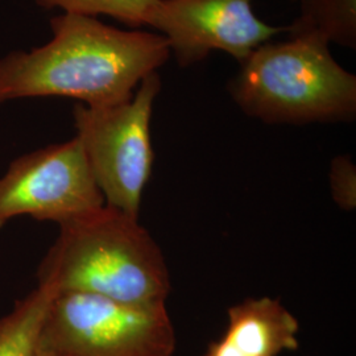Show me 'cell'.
I'll return each instance as SVG.
<instances>
[{
    "label": "cell",
    "mask_w": 356,
    "mask_h": 356,
    "mask_svg": "<svg viewBox=\"0 0 356 356\" xmlns=\"http://www.w3.org/2000/svg\"><path fill=\"white\" fill-rule=\"evenodd\" d=\"M103 204L76 136L17 157L0 177V229L24 216L61 226Z\"/></svg>",
    "instance_id": "6"
},
{
    "label": "cell",
    "mask_w": 356,
    "mask_h": 356,
    "mask_svg": "<svg viewBox=\"0 0 356 356\" xmlns=\"http://www.w3.org/2000/svg\"><path fill=\"white\" fill-rule=\"evenodd\" d=\"M38 280L53 292L128 304L165 302L172 286L163 251L139 218L107 204L60 226Z\"/></svg>",
    "instance_id": "2"
},
{
    "label": "cell",
    "mask_w": 356,
    "mask_h": 356,
    "mask_svg": "<svg viewBox=\"0 0 356 356\" xmlns=\"http://www.w3.org/2000/svg\"><path fill=\"white\" fill-rule=\"evenodd\" d=\"M300 323L279 300L247 298L229 309L226 332L202 356H280L298 348Z\"/></svg>",
    "instance_id": "8"
},
{
    "label": "cell",
    "mask_w": 356,
    "mask_h": 356,
    "mask_svg": "<svg viewBox=\"0 0 356 356\" xmlns=\"http://www.w3.org/2000/svg\"><path fill=\"white\" fill-rule=\"evenodd\" d=\"M44 10L61 8L65 13L107 15L131 26H153L160 0H35Z\"/></svg>",
    "instance_id": "11"
},
{
    "label": "cell",
    "mask_w": 356,
    "mask_h": 356,
    "mask_svg": "<svg viewBox=\"0 0 356 356\" xmlns=\"http://www.w3.org/2000/svg\"><path fill=\"white\" fill-rule=\"evenodd\" d=\"M51 41L0 58V106L38 97H65L89 107L132 98L141 81L170 57L160 33L122 31L64 13L51 22Z\"/></svg>",
    "instance_id": "1"
},
{
    "label": "cell",
    "mask_w": 356,
    "mask_h": 356,
    "mask_svg": "<svg viewBox=\"0 0 356 356\" xmlns=\"http://www.w3.org/2000/svg\"><path fill=\"white\" fill-rule=\"evenodd\" d=\"M160 90L161 79L153 72L126 102L106 107L79 103L73 110L76 138L104 204L136 218L152 175L151 119Z\"/></svg>",
    "instance_id": "5"
},
{
    "label": "cell",
    "mask_w": 356,
    "mask_h": 356,
    "mask_svg": "<svg viewBox=\"0 0 356 356\" xmlns=\"http://www.w3.org/2000/svg\"><path fill=\"white\" fill-rule=\"evenodd\" d=\"M165 302L128 304L97 294L54 293L38 327L35 356H173Z\"/></svg>",
    "instance_id": "4"
},
{
    "label": "cell",
    "mask_w": 356,
    "mask_h": 356,
    "mask_svg": "<svg viewBox=\"0 0 356 356\" xmlns=\"http://www.w3.org/2000/svg\"><path fill=\"white\" fill-rule=\"evenodd\" d=\"M252 0H160L153 28L168 41L170 54L185 67L211 51H225L239 63L270 41L282 26H269L252 10Z\"/></svg>",
    "instance_id": "7"
},
{
    "label": "cell",
    "mask_w": 356,
    "mask_h": 356,
    "mask_svg": "<svg viewBox=\"0 0 356 356\" xmlns=\"http://www.w3.org/2000/svg\"><path fill=\"white\" fill-rule=\"evenodd\" d=\"M229 91L244 114L269 124L350 122L356 115L355 74L312 35L257 47Z\"/></svg>",
    "instance_id": "3"
},
{
    "label": "cell",
    "mask_w": 356,
    "mask_h": 356,
    "mask_svg": "<svg viewBox=\"0 0 356 356\" xmlns=\"http://www.w3.org/2000/svg\"><path fill=\"white\" fill-rule=\"evenodd\" d=\"M54 292L38 285L0 317V356H35L38 327Z\"/></svg>",
    "instance_id": "10"
},
{
    "label": "cell",
    "mask_w": 356,
    "mask_h": 356,
    "mask_svg": "<svg viewBox=\"0 0 356 356\" xmlns=\"http://www.w3.org/2000/svg\"><path fill=\"white\" fill-rule=\"evenodd\" d=\"M289 38L312 35L356 48V0H301V13L286 26Z\"/></svg>",
    "instance_id": "9"
},
{
    "label": "cell",
    "mask_w": 356,
    "mask_h": 356,
    "mask_svg": "<svg viewBox=\"0 0 356 356\" xmlns=\"http://www.w3.org/2000/svg\"><path fill=\"white\" fill-rule=\"evenodd\" d=\"M330 188L334 201L343 210H354L356 204V168L348 156H338L330 168Z\"/></svg>",
    "instance_id": "12"
}]
</instances>
